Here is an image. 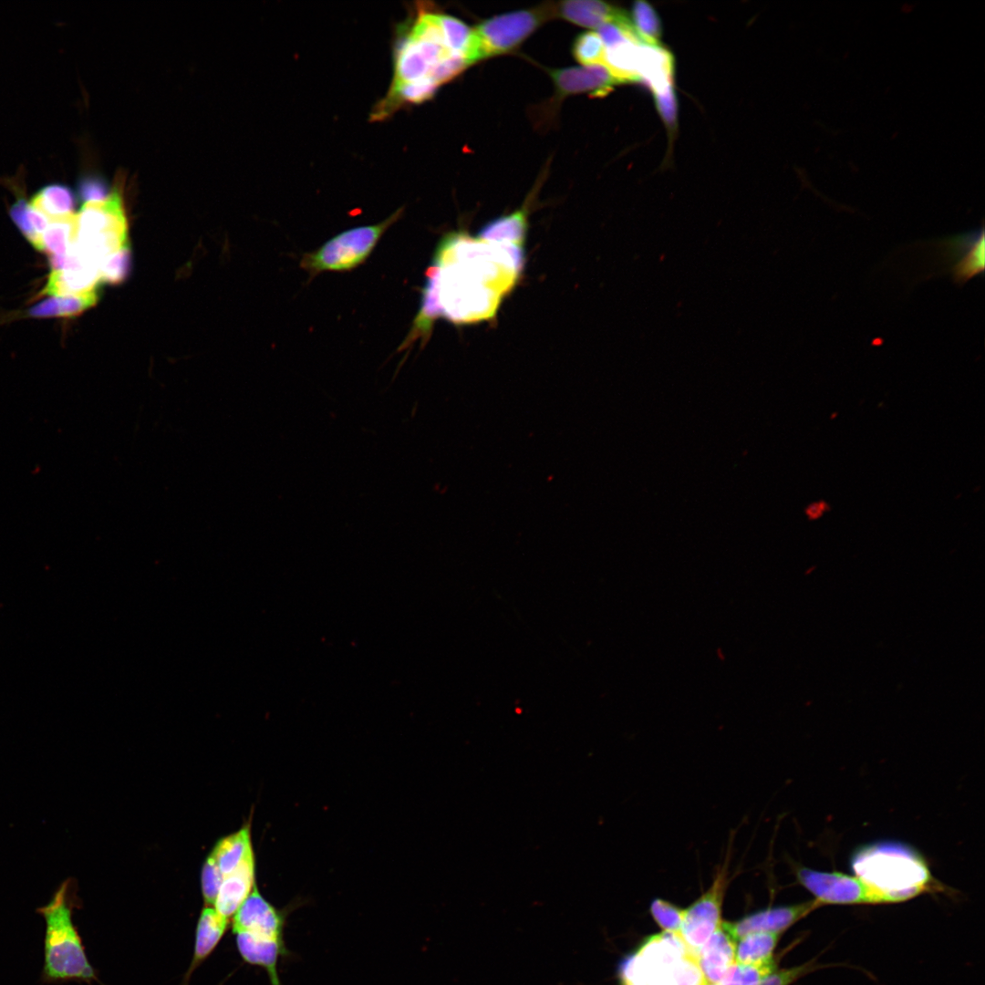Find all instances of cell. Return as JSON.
Returning a JSON list of instances; mask_svg holds the SVG:
<instances>
[{
	"label": "cell",
	"instance_id": "cell-2",
	"mask_svg": "<svg viewBox=\"0 0 985 985\" xmlns=\"http://www.w3.org/2000/svg\"><path fill=\"white\" fill-rule=\"evenodd\" d=\"M78 902L70 879L62 882L50 900L36 908L45 921L44 962L40 980L45 985L68 981L98 982L88 959L73 914Z\"/></svg>",
	"mask_w": 985,
	"mask_h": 985
},
{
	"label": "cell",
	"instance_id": "cell-1",
	"mask_svg": "<svg viewBox=\"0 0 985 985\" xmlns=\"http://www.w3.org/2000/svg\"><path fill=\"white\" fill-rule=\"evenodd\" d=\"M520 274L503 245L461 231L447 233L426 272L419 312L399 350L418 339L424 343L439 317L457 325L492 318Z\"/></svg>",
	"mask_w": 985,
	"mask_h": 985
},
{
	"label": "cell",
	"instance_id": "cell-12",
	"mask_svg": "<svg viewBox=\"0 0 985 985\" xmlns=\"http://www.w3.org/2000/svg\"><path fill=\"white\" fill-rule=\"evenodd\" d=\"M549 75L559 99L581 93L592 97L606 96L620 84L604 64L552 69Z\"/></svg>",
	"mask_w": 985,
	"mask_h": 985
},
{
	"label": "cell",
	"instance_id": "cell-4",
	"mask_svg": "<svg viewBox=\"0 0 985 985\" xmlns=\"http://www.w3.org/2000/svg\"><path fill=\"white\" fill-rule=\"evenodd\" d=\"M623 985H706L696 958L673 934L654 936L625 963Z\"/></svg>",
	"mask_w": 985,
	"mask_h": 985
},
{
	"label": "cell",
	"instance_id": "cell-21",
	"mask_svg": "<svg viewBox=\"0 0 985 985\" xmlns=\"http://www.w3.org/2000/svg\"><path fill=\"white\" fill-rule=\"evenodd\" d=\"M253 850L250 827L220 839L213 849V857L223 877L235 870Z\"/></svg>",
	"mask_w": 985,
	"mask_h": 985
},
{
	"label": "cell",
	"instance_id": "cell-6",
	"mask_svg": "<svg viewBox=\"0 0 985 985\" xmlns=\"http://www.w3.org/2000/svg\"><path fill=\"white\" fill-rule=\"evenodd\" d=\"M399 208L384 221L347 229L316 250L305 254L300 266L310 276L323 272L349 271L366 261L386 231L401 216Z\"/></svg>",
	"mask_w": 985,
	"mask_h": 985
},
{
	"label": "cell",
	"instance_id": "cell-13",
	"mask_svg": "<svg viewBox=\"0 0 985 985\" xmlns=\"http://www.w3.org/2000/svg\"><path fill=\"white\" fill-rule=\"evenodd\" d=\"M984 227L955 235L943 241L942 248L949 261L953 263L950 273L958 285H964L969 279L984 271L985 264Z\"/></svg>",
	"mask_w": 985,
	"mask_h": 985
},
{
	"label": "cell",
	"instance_id": "cell-37",
	"mask_svg": "<svg viewBox=\"0 0 985 985\" xmlns=\"http://www.w3.org/2000/svg\"><path fill=\"white\" fill-rule=\"evenodd\" d=\"M654 97L658 111L667 128L670 131H674L677 127L678 107L673 87L662 93L654 94Z\"/></svg>",
	"mask_w": 985,
	"mask_h": 985
},
{
	"label": "cell",
	"instance_id": "cell-35",
	"mask_svg": "<svg viewBox=\"0 0 985 985\" xmlns=\"http://www.w3.org/2000/svg\"><path fill=\"white\" fill-rule=\"evenodd\" d=\"M78 188L79 196L86 202L103 201L110 195L108 183L95 175L82 177Z\"/></svg>",
	"mask_w": 985,
	"mask_h": 985
},
{
	"label": "cell",
	"instance_id": "cell-16",
	"mask_svg": "<svg viewBox=\"0 0 985 985\" xmlns=\"http://www.w3.org/2000/svg\"><path fill=\"white\" fill-rule=\"evenodd\" d=\"M255 858L252 852L231 874L223 877L213 907L229 919L255 886Z\"/></svg>",
	"mask_w": 985,
	"mask_h": 985
},
{
	"label": "cell",
	"instance_id": "cell-27",
	"mask_svg": "<svg viewBox=\"0 0 985 985\" xmlns=\"http://www.w3.org/2000/svg\"><path fill=\"white\" fill-rule=\"evenodd\" d=\"M10 215L21 233L36 247L49 224V219L24 199L18 200L12 206Z\"/></svg>",
	"mask_w": 985,
	"mask_h": 985
},
{
	"label": "cell",
	"instance_id": "cell-36",
	"mask_svg": "<svg viewBox=\"0 0 985 985\" xmlns=\"http://www.w3.org/2000/svg\"><path fill=\"white\" fill-rule=\"evenodd\" d=\"M816 969L813 963L808 962L796 967L774 970L757 985H790L799 978Z\"/></svg>",
	"mask_w": 985,
	"mask_h": 985
},
{
	"label": "cell",
	"instance_id": "cell-18",
	"mask_svg": "<svg viewBox=\"0 0 985 985\" xmlns=\"http://www.w3.org/2000/svg\"><path fill=\"white\" fill-rule=\"evenodd\" d=\"M228 926V919L221 916L213 907L202 908L196 928L194 950L190 968L184 977L187 984L194 969L205 960L219 944Z\"/></svg>",
	"mask_w": 985,
	"mask_h": 985
},
{
	"label": "cell",
	"instance_id": "cell-10",
	"mask_svg": "<svg viewBox=\"0 0 985 985\" xmlns=\"http://www.w3.org/2000/svg\"><path fill=\"white\" fill-rule=\"evenodd\" d=\"M820 906L815 899H812L791 906L772 907L751 914L736 922H722L721 926L735 941L753 932L781 934Z\"/></svg>",
	"mask_w": 985,
	"mask_h": 985
},
{
	"label": "cell",
	"instance_id": "cell-19",
	"mask_svg": "<svg viewBox=\"0 0 985 985\" xmlns=\"http://www.w3.org/2000/svg\"><path fill=\"white\" fill-rule=\"evenodd\" d=\"M98 283V269L93 266L51 271L42 295L61 296L85 294L96 291Z\"/></svg>",
	"mask_w": 985,
	"mask_h": 985
},
{
	"label": "cell",
	"instance_id": "cell-8",
	"mask_svg": "<svg viewBox=\"0 0 985 985\" xmlns=\"http://www.w3.org/2000/svg\"><path fill=\"white\" fill-rule=\"evenodd\" d=\"M793 869L797 882L821 906L884 904L881 897L856 876L838 871H819L796 865Z\"/></svg>",
	"mask_w": 985,
	"mask_h": 985
},
{
	"label": "cell",
	"instance_id": "cell-7",
	"mask_svg": "<svg viewBox=\"0 0 985 985\" xmlns=\"http://www.w3.org/2000/svg\"><path fill=\"white\" fill-rule=\"evenodd\" d=\"M731 849L716 867L710 886L684 911L679 939L695 956L721 926V907L730 883Z\"/></svg>",
	"mask_w": 985,
	"mask_h": 985
},
{
	"label": "cell",
	"instance_id": "cell-15",
	"mask_svg": "<svg viewBox=\"0 0 985 985\" xmlns=\"http://www.w3.org/2000/svg\"><path fill=\"white\" fill-rule=\"evenodd\" d=\"M556 16L587 28L598 29L607 23L633 26L629 16L620 8L596 0L561 2L555 6Z\"/></svg>",
	"mask_w": 985,
	"mask_h": 985
},
{
	"label": "cell",
	"instance_id": "cell-28",
	"mask_svg": "<svg viewBox=\"0 0 985 985\" xmlns=\"http://www.w3.org/2000/svg\"><path fill=\"white\" fill-rule=\"evenodd\" d=\"M632 23L639 40L646 45L659 46L662 28L655 9L645 1H637L632 7Z\"/></svg>",
	"mask_w": 985,
	"mask_h": 985
},
{
	"label": "cell",
	"instance_id": "cell-25",
	"mask_svg": "<svg viewBox=\"0 0 985 985\" xmlns=\"http://www.w3.org/2000/svg\"><path fill=\"white\" fill-rule=\"evenodd\" d=\"M780 934L753 932L736 940L735 964H757L772 959V951Z\"/></svg>",
	"mask_w": 985,
	"mask_h": 985
},
{
	"label": "cell",
	"instance_id": "cell-26",
	"mask_svg": "<svg viewBox=\"0 0 985 985\" xmlns=\"http://www.w3.org/2000/svg\"><path fill=\"white\" fill-rule=\"evenodd\" d=\"M29 203L50 220L72 213L75 197L67 186L53 183L38 191Z\"/></svg>",
	"mask_w": 985,
	"mask_h": 985
},
{
	"label": "cell",
	"instance_id": "cell-38",
	"mask_svg": "<svg viewBox=\"0 0 985 985\" xmlns=\"http://www.w3.org/2000/svg\"><path fill=\"white\" fill-rule=\"evenodd\" d=\"M830 510V506L824 501H818L807 505L804 510V513L811 521L817 520L824 515V513Z\"/></svg>",
	"mask_w": 985,
	"mask_h": 985
},
{
	"label": "cell",
	"instance_id": "cell-33",
	"mask_svg": "<svg viewBox=\"0 0 985 985\" xmlns=\"http://www.w3.org/2000/svg\"><path fill=\"white\" fill-rule=\"evenodd\" d=\"M776 969V963L772 959L750 965L735 964L727 978L721 983H733L736 985H757L762 979Z\"/></svg>",
	"mask_w": 985,
	"mask_h": 985
},
{
	"label": "cell",
	"instance_id": "cell-31",
	"mask_svg": "<svg viewBox=\"0 0 985 985\" xmlns=\"http://www.w3.org/2000/svg\"><path fill=\"white\" fill-rule=\"evenodd\" d=\"M572 51L580 64L590 66L603 64L606 48L596 31H586L576 36Z\"/></svg>",
	"mask_w": 985,
	"mask_h": 985
},
{
	"label": "cell",
	"instance_id": "cell-24",
	"mask_svg": "<svg viewBox=\"0 0 985 985\" xmlns=\"http://www.w3.org/2000/svg\"><path fill=\"white\" fill-rule=\"evenodd\" d=\"M641 44L626 40L606 48L603 64L620 84L639 81L638 67Z\"/></svg>",
	"mask_w": 985,
	"mask_h": 985
},
{
	"label": "cell",
	"instance_id": "cell-29",
	"mask_svg": "<svg viewBox=\"0 0 985 985\" xmlns=\"http://www.w3.org/2000/svg\"><path fill=\"white\" fill-rule=\"evenodd\" d=\"M440 25L447 47L463 57L472 37V28L460 19L439 14Z\"/></svg>",
	"mask_w": 985,
	"mask_h": 985
},
{
	"label": "cell",
	"instance_id": "cell-9",
	"mask_svg": "<svg viewBox=\"0 0 985 985\" xmlns=\"http://www.w3.org/2000/svg\"><path fill=\"white\" fill-rule=\"evenodd\" d=\"M77 238H94L119 249L130 244L122 200L118 192L99 202H85L77 214Z\"/></svg>",
	"mask_w": 985,
	"mask_h": 985
},
{
	"label": "cell",
	"instance_id": "cell-3",
	"mask_svg": "<svg viewBox=\"0 0 985 985\" xmlns=\"http://www.w3.org/2000/svg\"><path fill=\"white\" fill-rule=\"evenodd\" d=\"M851 867L884 904L906 901L940 886L922 855L901 842L879 841L859 847Z\"/></svg>",
	"mask_w": 985,
	"mask_h": 985
},
{
	"label": "cell",
	"instance_id": "cell-11",
	"mask_svg": "<svg viewBox=\"0 0 985 985\" xmlns=\"http://www.w3.org/2000/svg\"><path fill=\"white\" fill-rule=\"evenodd\" d=\"M291 907L276 908L259 892L257 886L233 915V931H247L285 938V928Z\"/></svg>",
	"mask_w": 985,
	"mask_h": 985
},
{
	"label": "cell",
	"instance_id": "cell-14",
	"mask_svg": "<svg viewBox=\"0 0 985 985\" xmlns=\"http://www.w3.org/2000/svg\"><path fill=\"white\" fill-rule=\"evenodd\" d=\"M735 945L721 926L699 950L696 961L706 985H720L727 978L735 965Z\"/></svg>",
	"mask_w": 985,
	"mask_h": 985
},
{
	"label": "cell",
	"instance_id": "cell-22",
	"mask_svg": "<svg viewBox=\"0 0 985 985\" xmlns=\"http://www.w3.org/2000/svg\"><path fill=\"white\" fill-rule=\"evenodd\" d=\"M77 214L69 213L50 219L46 231L41 234L36 246L50 256L65 254L77 238Z\"/></svg>",
	"mask_w": 985,
	"mask_h": 985
},
{
	"label": "cell",
	"instance_id": "cell-34",
	"mask_svg": "<svg viewBox=\"0 0 985 985\" xmlns=\"http://www.w3.org/2000/svg\"><path fill=\"white\" fill-rule=\"evenodd\" d=\"M223 880V876L210 855L203 865L201 876L202 892L206 906H213Z\"/></svg>",
	"mask_w": 985,
	"mask_h": 985
},
{
	"label": "cell",
	"instance_id": "cell-17",
	"mask_svg": "<svg viewBox=\"0 0 985 985\" xmlns=\"http://www.w3.org/2000/svg\"><path fill=\"white\" fill-rule=\"evenodd\" d=\"M673 68L670 52L660 46L640 45L638 76L639 81L648 83L654 94L673 87Z\"/></svg>",
	"mask_w": 985,
	"mask_h": 985
},
{
	"label": "cell",
	"instance_id": "cell-32",
	"mask_svg": "<svg viewBox=\"0 0 985 985\" xmlns=\"http://www.w3.org/2000/svg\"><path fill=\"white\" fill-rule=\"evenodd\" d=\"M685 909L661 899L655 898L650 904V913L658 925L667 933L679 937Z\"/></svg>",
	"mask_w": 985,
	"mask_h": 985
},
{
	"label": "cell",
	"instance_id": "cell-20",
	"mask_svg": "<svg viewBox=\"0 0 985 985\" xmlns=\"http://www.w3.org/2000/svg\"><path fill=\"white\" fill-rule=\"evenodd\" d=\"M526 231L527 211L521 208L489 222L479 231L478 238L489 243L524 246Z\"/></svg>",
	"mask_w": 985,
	"mask_h": 985
},
{
	"label": "cell",
	"instance_id": "cell-30",
	"mask_svg": "<svg viewBox=\"0 0 985 985\" xmlns=\"http://www.w3.org/2000/svg\"><path fill=\"white\" fill-rule=\"evenodd\" d=\"M130 246L124 245L107 256L98 267L99 281L117 285L125 280L130 270Z\"/></svg>",
	"mask_w": 985,
	"mask_h": 985
},
{
	"label": "cell",
	"instance_id": "cell-5",
	"mask_svg": "<svg viewBox=\"0 0 985 985\" xmlns=\"http://www.w3.org/2000/svg\"><path fill=\"white\" fill-rule=\"evenodd\" d=\"M555 16V6L545 4L482 21L472 29L471 41L464 56L467 65L514 49L543 23Z\"/></svg>",
	"mask_w": 985,
	"mask_h": 985
},
{
	"label": "cell",
	"instance_id": "cell-23",
	"mask_svg": "<svg viewBox=\"0 0 985 985\" xmlns=\"http://www.w3.org/2000/svg\"><path fill=\"white\" fill-rule=\"evenodd\" d=\"M98 299L97 291L52 296L31 307L28 315L32 317L74 316L96 305Z\"/></svg>",
	"mask_w": 985,
	"mask_h": 985
}]
</instances>
